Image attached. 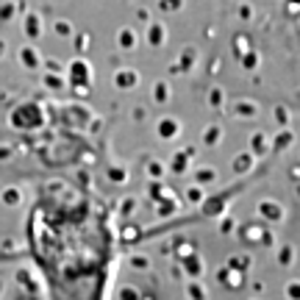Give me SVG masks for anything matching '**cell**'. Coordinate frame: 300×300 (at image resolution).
I'll return each mask as SVG.
<instances>
[{
    "label": "cell",
    "instance_id": "6da1fadb",
    "mask_svg": "<svg viewBox=\"0 0 300 300\" xmlns=\"http://www.w3.org/2000/svg\"><path fill=\"white\" fill-rule=\"evenodd\" d=\"M34 234L56 300H103L114 261V228L108 211L92 198L39 206Z\"/></svg>",
    "mask_w": 300,
    "mask_h": 300
}]
</instances>
